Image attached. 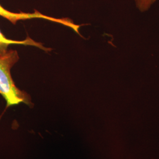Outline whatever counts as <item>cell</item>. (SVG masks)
I'll use <instances>...</instances> for the list:
<instances>
[{
  "mask_svg": "<svg viewBox=\"0 0 159 159\" xmlns=\"http://www.w3.org/2000/svg\"><path fill=\"white\" fill-rule=\"evenodd\" d=\"M19 59L18 52L13 50H9L0 57V95L6 100L7 107L20 103L31 105L30 96L17 87L12 77V68Z\"/></svg>",
  "mask_w": 159,
  "mask_h": 159,
  "instance_id": "cell-1",
  "label": "cell"
},
{
  "mask_svg": "<svg viewBox=\"0 0 159 159\" xmlns=\"http://www.w3.org/2000/svg\"><path fill=\"white\" fill-rule=\"evenodd\" d=\"M11 45H23V46H33L39 48L44 51H51V48L43 46V44L37 42L30 37H27L25 40H14L7 38L5 35L0 30V57L4 56L8 51L9 46Z\"/></svg>",
  "mask_w": 159,
  "mask_h": 159,
  "instance_id": "cell-3",
  "label": "cell"
},
{
  "mask_svg": "<svg viewBox=\"0 0 159 159\" xmlns=\"http://www.w3.org/2000/svg\"><path fill=\"white\" fill-rule=\"evenodd\" d=\"M0 17H2L6 20H8L10 23L14 25L16 24L18 21L21 20H27L35 18L44 19L50 21L51 22L58 23L62 24L64 26L68 27L70 29H73L74 31L78 34H79V29L80 27V25L75 24V23L70 18H54L50 17L48 16H46L39 11H35L34 12L29 13V12H14L10 11L4 8L0 4Z\"/></svg>",
  "mask_w": 159,
  "mask_h": 159,
  "instance_id": "cell-2",
  "label": "cell"
},
{
  "mask_svg": "<svg viewBox=\"0 0 159 159\" xmlns=\"http://www.w3.org/2000/svg\"><path fill=\"white\" fill-rule=\"evenodd\" d=\"M137 8L141 12H147L157 0H134Z\"/></svg>",
  "mask_w": 159,
  "mask_h": 159,
  "instance_id": "cell-4",
  "label": "cell"
}]
</instances>
